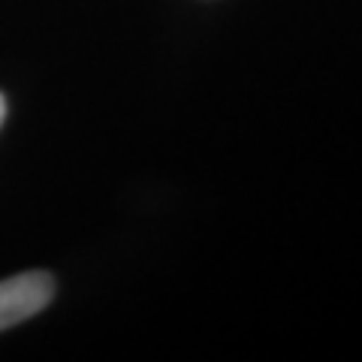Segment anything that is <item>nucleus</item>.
<instances>
[{"mask_svg": "<svg viewBox=\"0 0 362 362\" xmlns=\"http://www.w3.org/2000/svg\"><path fill=\"white\" fill-rule=\"evenodd\" d=\"M54 296V278L49 272H21L0 281V332L37 317Z\"/></svg>", "mask_w": 362, "mask_h": 362, "instance_id": "f257e3e1", "label": "nucleus"}, {"mask_svg": "<svg viewBox=\"0 0 362 362\" xmlns=\"http://www.w3.org/2000/svg\"><path fill=\"white\" fill-rule=\"evenodd\" d=\"M4 118H6V100L0 94V124H4Z\"/></svg>", "mask_w": 362, "mask_h": 362, "instance_id": "f03ea898", "label": "nucleus"}]
</instances>
